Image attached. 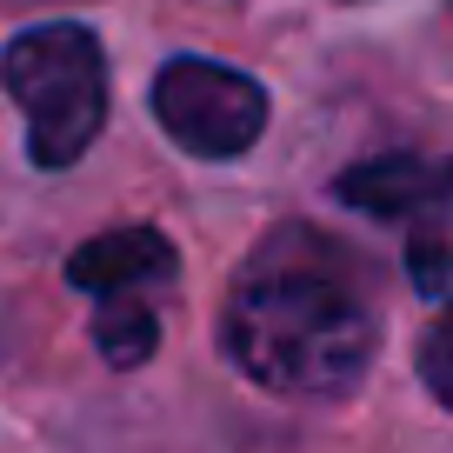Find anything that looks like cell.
I'll list each match as a JSON object with an SVG mask.
<instances>
[{"mask_svg":"<svg viewBox=\"0 0 453 453\" xmlns=\"http://www.w3.org/2000/svg\"><path fill=\"white\" fill-rule=\"evenodd\" d=\"M0 87L27 113V154L41 167H73L107 120V54L81 20H47L7 41Z\"/></svg>","mask_w":453,"mask_h":453,"instance_id":"obj_2","label":"cell"},{"mask_svg":"<svg viewBox=\"0 0 453 453\" xmlns=\"http://www.w3.org/2000/svg\"><path fill=\"white\" fill-rule=\"evenodd\" d=\"M94 340H100V354H107L113 367H141L160 347V320H154V307H147L141 294H120V300H100Z\"/></svg>","mask_w":453,"mask_h":453,"instance_id":"obj_6","label":"cell"},{"mask_svg":"<svg viewBox=\"0 0 453 453\" xmlns=\"http://www.w3.org/2000/svg\"><path fill=\"white\" fill-rule=\"evenodd\" d=\"M67 280L87 287L100 300H120V294H141L154 280H173V247L160 241L154 226H113L100 241H87L81 254L67 260Z\"/></svg>","mask_w":453,"mask_h":453,"instance_id":"obj_4","label":"cell"},{"mask_svg":"<svg viewBox=\"0 0 453 453\" xmlns=\"http://www.w3.org/2000/svg\"><path fill=\"white\" fill-rule=\"evenodd\" d=\"M420 380H426V394L453 413V307L440 313V320L426 326V340H420Z\"/></svg>","mask_w":453,"mask_h":453,"instance_id":"obj_7","label":"cell"},{"mask_svg":"<svg viewBox=\"0 0 453 453\" xmlns=\"http://www.w3.org/2000/svg\"><path fill=\"white\" fill-rule=\"evenodd\" d=\"M340 200H354L360 213L380 220H407V213L447 207V167H426L420 154H380L340 173Z\"/></svg>","mask_w":453,"mask_h":453,"instance_id":"obj_5","label":"cell"},{"mask_svg":"<svg viewBox=\"0 0 453 453\" xmlns=\"http://www.w3.org/2000/svg\"><path fill=\"white\" fill-rule=\"evenodd\" d=\"M220 347L247 380L280 400H340L367 380L380 320L334 247L287 234L234 280Z\"/></svg>","mask_w":453,"mask_h":453,"instance_id":"obj_1","label":"cell"},{"mask_svg":"<svg viewBox=\"0 0 453 453\" xmlns=\"http://www.w3.org/2000/svg\"><path fill=\"white\" fill-rule=\"evenodd\" d=\"M154 120L167 141L194 160H234L267 134V94L254 73L220 67V60H167L154 73Z\"/></svg>","mask_w":453,"mask_h":453,"instance_id":"obj_3","label":"cell"},{"mask_svg":"<svg viewBox=\"0 0 453 453\" xmlns=\"http://www.w3.org/2000/svg\"><path fill=\"white\" fill-rule=\"evenodd\" d=\"M447 207H453V167H447Z\"/></svg>","mask_w":453,"mask_h":453,"instance_id":"obj_8","label":"cell"}]
</instances>
